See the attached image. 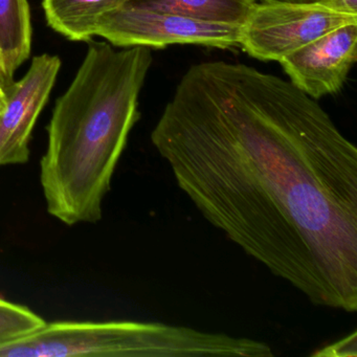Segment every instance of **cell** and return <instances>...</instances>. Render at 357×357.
Instances as JSON below:
<instances>
[{"instance_id": "15", "label": "cell", "mask_w": 357, "mask_h": 357, "mask_svg": "<svg viewBox=\"0 0 357 357\" xmlns=\"http://www.w3.org/2000/svg\"><path fill=\"white\" fill-rule=\"evenodd\" d=\"M7 106V93L3 87L0 86V114L5 110Z\"/></svg>"}, {"instance_id": "3", "label": "cell", "mask_w": 357, "mask_h": 357, "mask_svg": "<svg viewBox=\"0 0 357 357\" xmlns=\"http://www.w3.org/2000/svg\"><path fill=\"white\" fill-rule=\"evenodd\" d=\"M260 340L132 321H55L0 346V357H271Z\"/></svg>"}, {"instance_id": "4", "label": "cell", "mask_w": 357, "mask_h": 357, "mask_svg": "<svg viewBox=\"0 0 357 357\" xmlns=\"http://www.w3.org/2000/svg\"><path fill=\"white\" fill-rule=\"evenodd\" d=\"M356 24L357 16L319 3L261 0L240 26L239 47L255 59L279 62L340 26Z\"/></svg>"}, {"instance_id": "9", "label": "cell", "mask_w": 357, "mask_h": 357, "mask_svg": "<svg viewBox=\"0 0 357 357\" xmlns=\"http://www.w3.org/2000/svg\"><path fill=\"white\" fill-rule=\"evenodd\" d=\"M256 3V0H126L123 6L198 22L241 26Z\"/></svg>"}, {"instance_id": "6", "label": "cell", "mask_w": 357, "mask_h": 357, "mask_svg": "<svg viewBox=\"0 0 357 357\" xmlns=\"http://www.w3.org/2000/svg\"><path fill=\"white\" fill-rule=\"evenodd\" d=\"M60 68L61 59L57 55L36 56L26 74L6 89L7 106L0 114V167L29 162L33 129L49 101Z\"/></svg>"}, {"instance_id": "16", "label": "cell", "mask_w": 357, "mask_h": 357, "mask_svg": "<svg viewBox=\"0 0 357 357\" xmlns=\"http://www.w3.org/2000/svg\"><path fill=\"white\" fill-rule=\"evenodd\" d=\"M278 1H290V3H319V0H278Z\"/></svg>"}, {"instance_id": "5", "label": "cell", "mask_w": 357, "mask_h": 357, "mask_svg": "<svg viewBox=\"0 0 357 357\" xmlns=\"http://www.w3.org/2000/svg\"><path fill=\"white\" fill-rule=\"evenodd\" d=\"M239 34L240 26L198 22L126 6L106 14L97 32V36L122 49L199 45L227 50L239 47Z\"/></svg>"}, {"instance_id": "14", "label": "cell", "mask_w": 357, "mask_h": 357, "mask_svg": "<svg viewBox=\"0 0 357 357\" xmlns=\"http://www.w3.org/2000/svg\"><path fill=\"white\" fill-rule=\"evenodd\" d=\"M11 84L12 83H10L9 81H8L7 77H6L5 72H3V63H1V59H0V86L7 89Z\"/></svg>"}, {"instance_id": "8", "label": "cell", "mask_w": 357, "mask_h": 357, "mask_svg": "<svg viewBox=\"0 0 357 357\" xmlns=\"http://www.w3.org/2000/svg\"><path fill=\"white\" fill-rule=\"evenodd\" d=\"M126 0H43L50 28L70 41L89 43L102 18Z\"/></svg>"}, {"instance_id": "12", "label": "cell", "mask_w": 357, "mask_h": 357, "mask_svg": "<svg viewBox=\"0 0 357 357\" xmlns=\"http://www.w3.org/2000/svg\"><path fill=\"white\" fill-rule=\"evenodd\" d=\"M314 356L344 357L357 356V333L353 332L350 335L313 353Z\"/></svg>"}, {"instance_id": "7", "label": "cell", "mask_w": 357, "mask_h": 357, "mask_svg": "<svg viewBox=\"0 0 357 357\" xmlns=\"http://www.w3.org/2000/svg\"><path fill=\"white\" fill-rule=\"evenodd\" d=\"M357 59V24L340 26L280 60L290 82L312 99L336 95Z\"/></svg>"}, {"instance_id": "10", "label": "cell", "mask_w": 357, "mask_h": 357, "mask_svg": "<svg viewBox=\"0 0 357 357\" xmlns=\"http://www.w3.org/2000/svg\"><path fill=\"white\" fill-rule=\"evenodd\" d=\"M32 24L28 0H0V59L3 72L13 83L16 70L29 59Z\"/></svg>"}, {"instance_id": "1", "label": "cell", "mask_w": 357, "mask_h": 357, "mask_svg": "<svg viewBox=\"0 0 357 357\" xmlns=\"http://www.w3.org/2000/svg\"><path fill=\"white\" fill-rule=\"evenodd\" d=\"M150 137L213 227L314 306L357 310V148L317 100L246 64L202 62Z\"/></svg>"}, {"instance_id": "2", "label": "cell", "mask_w": 357, "mask_h": 357, "mask_svg": "<svg viewBox=\"0 0 357 357\" xmlns=\"http://www.w3.org/2000/svg\"><path fill=\"white\" fill-rule=\"evenodd\" d=\"M145 47L118 51L89 41L86 55L47 125L40 183L47 212L68 225L96 223L141 118L139 100L152 66Z\"/></svg>"}, {"instance_id": "13", "label": "cell", "mask_w": 357, "mask_h": 357, "mask_svg": "<svg viewBox=\"0 0 357 357\" xmlns=\"http://www.w3.org/2000/svg\"><path fill=\"white\" fill-rule=\"evenodd\" d=\"M319 3L333 11L357 16V0H319Z\"/></svg>"}, {"instance_id": "11", "label": "cell", "mask_w": 357, "mask_h": 357, "mask_svg": "<svg viewBox=\"0 0 357 357\" xmlns=\"http://www.w3.org/2000/svg\"><path fill=\"white\" fill-rule=\"evenodd\" d=\"M45 323L28 307L0 298V346L37 331Z\"/></svg>"}]
</instances>
